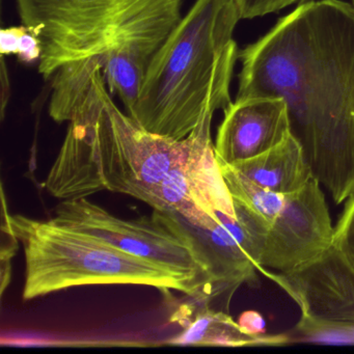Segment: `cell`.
<instances>
[{"mask_svg":"<svg viewBox=\"0 0 354 354\" xmlns=\"http://www.w3.org/2000/svg\"><path fill=\"white\" fill-rule=\"evenodd\" d=\"M236 99L281 97L313 178L337 205L354 190V8L298 6L239 51Z\"/></svg>","mask_w":354,"mask_h":354,"instance_id":"cell-1","label":"cell"},{"mask_svg":"<svg viewBox=\"0 0 354 354\" xmlns=\"http://www.w3.org/2000/svg\"><path fill=\"white\" fill-rule=\"evenodd\" d=\"M51 80L49 115L69 127L45 186L63 201L109 190L146 202L212 123L182 140L148 131L113 102L99 59L69 64Z\"/></svg>","mask_w":354,"mask_h":354,"instance_id":"cell-2","label":"cell"},{"mask_svg":"<svg viewBox=\"0 0 354 354\" xmlns=\"http://www.w3.org/2000/svg\"><path fill=\"white\" fill-rule=\"evenodd\" d=\"M241 19V0H196L153 57L128 115L152 133L182 140L225 111Z\"/></svg>","mask_w":354,"mask_h":354,"instance_id":"cell-3","label":"cell"},{"mask_svg":"<svg viewBox=\"0 0 354 354\" xmlns=\"http://www.w3.org/2000/svg\"><path fill=\"white\" fill-rule=\"evenodd\" d=\"M22 24L42 42L45 80L69 64L136 59L150 66L182 18L183 0H16Z\"/></svg>","mask_w":354,"mask_h":354,"instance_id":"cell-4","label":"cell"},{"mask_svg":"<svg viewBox=\"0 0 354 354\" xmlns=\"http://www.w3.org/2000/svg\"><path fill=\"white\" fill-rule=\"evenodd\" d=\"M9 218L26 256L24 300L88 285L150 286L188 296L208 295L194 279L174 274L50 219L38 221L22 214H10Z\"/></svg>","mask_w":354,"mask_h":354,"instance_id":"cell-5","label":"cell"},{"mask_svg":"<svg viewBox=\"0 0 354 354\" xmlns=\"http://www.w3.org/2000/svg\"><path fill=\"white\" fill-rule=\"evenodd\" d=\"M50 221L93 236L174 274L194 279L206 288L211 297L223 294L213 281L202 250L175 213L154 210L151 216L122 219L84 198L63 201Z\"/></svg>","mask_w":354,"mask_h":354,"instance_id":"cell-6","label":"cell"},{"mask_svg":"<svg viewBox=\"0 0 354 354\" xmlns=\"http://www.w3.org/2000/svg\"><path fill=\"white\" fill-rule=\"evenodd\" d=\"M145 203L207 229L221 221L218 213L236 216L233 198L215 157L211 126L203 130L190 154L167 173Z\"/></svg>","mask_w":354,"mask_h":354,"instance_id":"cell-7","label":"cell"},{"mask_svg":"<svg viewBox=\"0 0 354 354\" xmlns=\"http://www.w3.org/2000/svg\"><path fill=\"white\" fill-rule=\"evenodd\" d=\"M335 239L321 184L312 178L297 192L286 194L285 206L269 225L259 270L286 272L322 254Z\"/></svg>","mask_w":354,"mask_h":354,"instance_id":"cell-8","label":"cell"},{"mask_svg":"<svg viewBox=\"0 0 354 354\" xmlns=\"http://www.w3.org/2000/svg\"><path fill=\"white\" fill-rule=\"evenodd\" d=\"M262 272L297 304L302 317L354 322V267L335 244L291 270Z\"/></svg>","mask_w":354,"mask_h":354,"instance_id":"cell-9","label":"cell"},{"mask_svg":"<svg viewBox=\"0 0 354 354\" xmlns=\"http://www.w3.org/2000/svg\"><path fill=\"white\" fill-rule=\"evenodd\" d=\"M214 145L217 162L233 165L277 146L291 134L281 97L236 99L223 111Z\"/></svg>","mask_w":354,"mask_h":354,"instance_id":"cell-10","label":"cell"},{"mask_svg":"<svg viewBox=\"0 0 354 354\" xmlns=\"http://www.w3.org/2000/svg\"><path fill=\"white\" fill-rule=\"evenodd\" d=\"M231 167L263 188L285 196L313 178L301 145L292 133L270 150Z\"/></svg>","mask_w":354,"mask_h":354,"instance_id":"cell-11","label":"cell"},{"mask_svg":"<svg viewBox=\"0 0 354 354\" xmlns=\"http://www.w3.org/2000/svg\"><path fill=\"white\" fill-rule=\"evenodd\" d=\"M175 320L181 323L184 330L167 341L171 345L242 347L291 343L288 335H248L230 315L212 310L206 304L196 308L192 317L176 316Z\"/></svg>","mask_w":354,"mask_h":354,"instance_id":"cell-12","label":"cell"},{"mask_svg":"<svg viewBox=\"0 0 354 354\" xmlns=\"http://www.w3.org/2000/svg\"><path fill=\"white\" fill-rule=\"evenodd\" d=\"M218 165L233 200L270 225L285 206V194L263 188L238 173L231 165L219 162Z\"/></svg>","mask_w":354,"mask_h":354,"instance_id":"cell-13","label":"cell"},{"mask_svg":"<svg viewBox=\"0 0 354 354\" xmlns=\"http://www.w3.org/2000/svg\"><path fill=\"white\" fill-rule=\"evenodd\" d=\"M291 342L304 341L323 344H353L354 322H323L302 317L294 328Z\"/></svg>","mask_w":354,"mask_h":354,"instance_id":"cell-14","label":"cell"},{"mask_svg":"<svg viewBox=\"0 0 354 354\" xmlns=\"http://www.w3.org/2000/svg\"><path fill=\"white\" fill-rule=\"evenodd\" d=\"M0 53L1 55H17L24 64L40 62L42 57V42L28 26H12L0 32Z\"/></svg>","mask_w":354,"mask_h":354,"instance_id":"cell-15","label":"cell"},{"mask_svg":"<svg viewBox=\"0 0 354 354\" xmlns=\"http://www.w3.org/2000/svg\"><path fill=\"white\" fill-rule=\"evenodd\" d=\"M333 244L354 267V190L346 200L345 208L335 227Z\"/></svg>","mask_w":354,"mask_h":354,"instance_id":"cell-16","label":"cell"},{"mask_svg":"<svg viewBox=\"0 0 354 354\" xmlns=\"http://www.w3.org/2000/svg\"><path fill=\"white\" fill-rule=\"evenodd\" d=\"M5 194L3 192V221H1V250H0V262H1V295L6 288L9 285L11 279V260L15 256L18 248L19 240L16 238L11 223H10V214L8 212L7 203H6Z\"/></svg>","mask_w":354,"mask_h":354,"instance_id":"cell-17","label":"cell"},{"mask_svg":"<svg viewBox=\"0 0 354 354\" xmlns=\"http://www.w3.org/2000/svg\"><path fill=\"white\" fill-rule=\"evenodd\" d=\"M297 1L299 0H241L242 19H254L277 13Z\"/></svg>","mask_w":354,"mask_h":354,"instance_id":"cell-18","label":"cell"},{"mask_svg":"<svg viewBox=\"0 0 354 354\" xmlns=\"http://www.w3.org/2000/svg\"><path fill=\"white\" fill-rule=\"evenodd\" d=\"M237 322L248 335L256 337L266 335V322L264 317L257 310H246L240 315Z\"/></svg>","mask_w":354,"mask_h":354,"instance_id":"cell-19","label":"cell"},{"mask_svg":"<svg viewBox=\"0 0 354 354\" xmlns=\"http://www.w3.org/2000/svg\"><path fill=\"white\" fill-rule=\"evenodd\" d=\"M1 86H3V94H1V115L5 117L6 105H7V99L9 98V94L5 92V88H10L9 75L8 70L6 68V61L3 55H1Z\"/></svg>","mask_w":354,"mask_h":354,"instance_id":"cell-20","label":"cell"},{"mask_svg":"<svg viewBox=\"0 0 354 354\" xmlns=\"http://www.w3.org/2000/svg\"><path fill=\"white\" fill-rule=\"evenodd\" d=\"M351 5L353 6L354 8V0H351Z\"/></svg>","mask_w":354,"mask_h":354,"instance_id":"cell-21","label":"cell"}]
</instances>
